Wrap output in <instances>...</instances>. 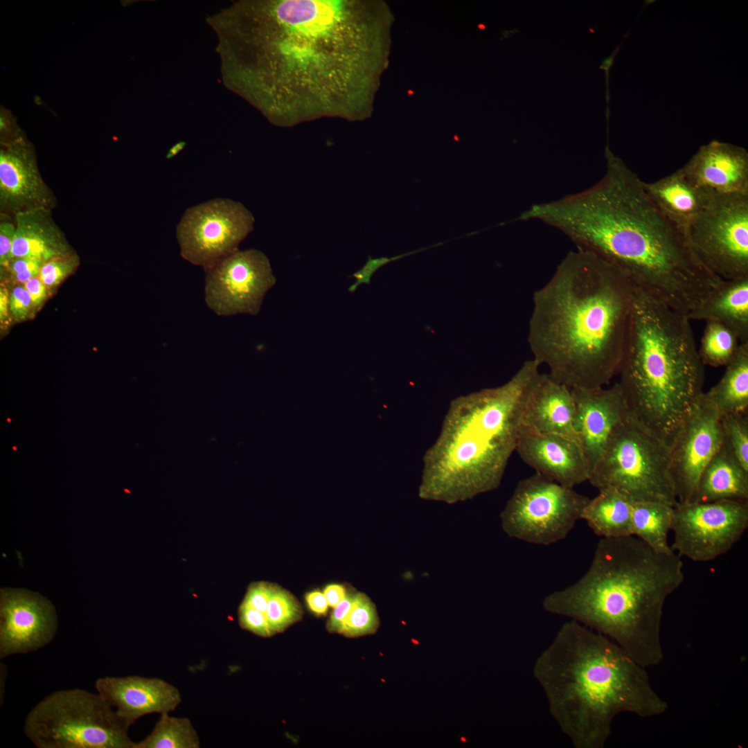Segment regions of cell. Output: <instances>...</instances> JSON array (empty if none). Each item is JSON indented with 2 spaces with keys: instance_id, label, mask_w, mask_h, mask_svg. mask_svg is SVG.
<instances>
[{
  "instance_id": "obj_36",
  "label": "cell",
  "mask_w": 748,
  "mask_h": 748,
  "mask_svg": "<svg viewBox=\"0 0 748 748\" xmlns=\"http://www.w3.org/2000/svg\"><path fill=\"white\" fill-rule=\"evenodd\" d=\"M238 620L240 627L262 637H269L276 634L269 624L265 613L242 603L238 609Z\"/></svg>"
},
{
  "instance_id": "obj_23",
  "label": "cell",
  "mask_w": 748,
  "mask_h": 748,
  "mask_svg": "<svg viewBox=\"0 0 748 748\" xmlns=\"http://www.w3.org/2000/svg\"><path fill=\"white\" fill-rule=\"evenodd\" d=\"M51 209L36 208L14 215L15 234L11 258H28L46 262L74 253L53 220Z\"/></svg>"
},
{
  "instance_id": "obj_43",
  "label": "cell",
  "mask_w": 748,
  "mask_h": 748,
  "mask_svg": "<svg viewBox=\"0 0 748 748\" xmlns=\"http://www.w3.org/2000/svg\"><path fill=\"white\" fill-rule=\"evenodd\" d=\"M23 285L30 295L33 308L41 306L47 298V288L42 280L37 276Z\"/></svg>"
},
{
  "instance_id": "obj_20",
  "label": "cell",
  "mask_w": 748,
  "mask_h": 748,
  "mask_svg": "<svg viewBox=\"0 0 748 748\" xmlns=\"http://www.w3.org/2000/svg\"><path fill=\"white\" fill-rule=\"evenodd\" d=\"M95 688L130 727L145 715L175 711L181 702L175 686L157 677L106 676L96 681Z\"/></svg>"
},
{
  "instance_id": "obj_5",
  "label": "cell",
  "mask_w": 748,
  "mask_h": 748,
  "mask_svg": "<svg viewBox=\"0 0 748 748\" xmlns=\"http://www.w3.org/2000/svg\"><path fill=\"white\" fill-rule=\"evenodd\" d=\"M533 673L549 713L576 748H603L621 713L663 714L668 705L645 668L603 634L570 620L537 657Z\"/></svg>"
},
{
  "instance_id": "obj_7",
  "label": "cell",
  "mask_w": 748,
  "mask_h": 748,
  "mask_svg": "<svg viewBox=\"0 0 748 748\" xmlns=\"http://www.w3.org/2000/svg\"><path fill=\"white\" fill-rule=\"evenodd\" d=\"M618 375L630 418L669 447L704 392V365L691 321L633 286Z\"/></svg>"
},
{
  "instance_id": "obj_17",
  "label": "cell",
  "mask_w": 748,
  "mask_h": 748,
  "mask_svg": "<svg viewBox=\"0 0 748 748\" xmlns=\"http://www.w3.org/2000/svg\"><path fill=\"white\" fill-rule=\"evenodd\" d=\"M575 429L591 473L611 438L629 417L618 382L610 387L571 389Z\"/></svg>"
},
{
  "instance_id": "obj_4",
  "label": "cell",
  "mask_w": 748,
  "mask_h": 748,
  "mask_svg": "<svg viewBox=\"0 0 748 748\" xmlns=\"http://www.w3.org/2000/svg\"><path fill=\"white\" fill-rule=\"evenodd\" d=\"M684 580L675 552H658L634 535L601 538L585 574L542 605L603 634L647 668L664 659V604Z\"/></svg>"
},
{
  "instance_id": "obj_3",
  "label": "cell",
  "mask_w": 748,
  "mask_h": 748,
  "mask_svg": "<svg viewBox=\"0 0 748 748\" xmlns=\"http://www.w3.org/2000/svg\"><path fill=\"white\" fill-rule=\"evenodd\" d=\"M633 285L598 255L569 252L533 293L528 343L533 359L570 389L609 385L629 332Z\"/></svg>"
},
{
  "instance_id": "obj_2",
  "label": "cell",
  "mask_w": 748,
  "mask_h": 748,
  "mask_svg": "<svg viewBox=\"0 0 748 748\" xmlns=\"http://www.w3.org/2000/svg\"><path fill=\"white\" fill-rule=\"evenodd\" d=\"M606 170L591 187L533 204L522 220L553 226L581 250L616 267L631 284L687 315L723 280L647 194L643 181L605 148Z\"/></svg>"
},
{
  "instance_id": "obj_21",
  "label": "cell",
  "mask_w": 748,
  "mask_h": 748,
  "mask_svg": "<svg viewBox=\"0 0 748 748\" xmlns=\"http://www.w3.org/2000/svg\"><path fill=\"white\" fill-rule=\"evenodd\" d=\"M681 169L691 181L706 190L748 194V152L742 147L713 141L701 146Z\"/></svg>"
},
{
  "instance_id": "obj_27",
  "label": "cell",
  "mask_w": 748,
  "mask_h": 748,
  "mask_svg": "<svg viewBox=\"0 0 748 748\" xmlns=\"http://www.w3.org/2000/svg\"><path fill=\"white\" fill-rule=\"evenodd\" d=\"M633 503L616 490L604 488L589 499L581 519L601 538H615L632 535V512Z\"/></svg>"
},
{
  "instance_id": "obj_24",
  "label": "cell",
  "mask_w": 748,
  "mask_h": 748,
  "mask_svg": "<svg viewBox=\"0 0 748 748\" xmlns=\"http://www.w3.org/2000/svg\"><path fill=\"white\" fill-rule=\"evenodd\" d=\"M643 187L658 208L675 225L685 231L693 219L716 193L700 188L681 168Z\"/></svg>"
},
{
  "instance_id": "obj_10",
  "label": "cell",
  "mask_w": 748,
  "mask_h": 748,
  "mask_svg": "<svg viewBox=\"0 0 748 748\" xmlns=\"http://www.w3.org/2000/svg\"><path fill=\"white\" fill-rule=\"evenodd\" d=\"M589 499L535 472L517 483L500 514L501 527L510 537L551 545L572 531Z\"/></svg>"
},
{
  "instance_id": "obj_47",
  "label": "cell",
  "mask_w": 748,
  "mask_h": 748,
  "mask_svg": "<svg viewBox=\"0 0 748 748\" xmlns=\"http://www.w3.org/2000/svg\"><path fill=\"white\" fill-rule=\"evenodd\" d=\"M185 145H186V143L184 142H183V141H180V142H179L177 143H176L175 145H174L169 150V151L168 152V153L166 154V158L168 159H170L172 157H174L175 156H176L179 152H181L183 150Z\"/></svg>"
},
{
  "instance_id": "obj_12",
  "label": "cell",
  "mask_w": 748,
  "mask_h": 748,
  "mask_svg": "<svg viewBox=\"0 0 748 748\" xmlns=\"http://www.w3.org/2000/svg\"><path fill=\"white\" fill-rule=\"evenodd\" d=\"M255 218L242 203L215 198L188 208L176 226L181 256L204 270L239 249Z\"/></svg>"
},
{
  "instance_id": "obj_29",
  "label": "cell",
  "mask_w": 748,
  "mask_h": 748,
  "mask_svg": "<svg viewBox=\"0 0 748 748\" xmlns=\"http://www.w3.org/2000/svg\"><path fill=\"white\" fill-rule=\"evenodd\" d=\"M674 507L654 502L633 503L632 533L654 550L664 553L674 551L668 544Z\"/></svg>"
},
{
  "instance_id": "obj_13",
  "label": "cell",
  "mask_w": 748,
  "mask_h": 748,
  "mask_svg": "<svg viewBox=\"0 0 748 748\" xmlns=\"http://www.w3.org/2000/svg\"><path fill=\"white\" fill-rule=\"evenodd\" d=\"M748 527V501L720 500L674 507L671 549L695 562L728 552Z\"/></svg>"
},
{
  "instance_id": "obj_37",
  "label": "cell",
  "mask_w": 748,
  "mask_h": 748,
  "mask_svg": "<svg viewBox=\"0 0 748 748\" xmlns=\"http://www.w3.org/2000/svg\"><path fill=\"white\" fill-rule=\"evenodd\" d=\"M442 244H443V243L440 242V243L436 244H434L433 246H431V247H429L422 248V249H418V250H414V251H410V252H408V253H403V254L391 257V258L382 257V258H371L369 257L368 260H367L366 263L364 265V267L362 269H360L359 270H358L357 272H355L353 275V277L355 278L357 280H356L355 283L352 285L348 288V290L350 292H353L355 291V290L357 289L358 285H359L360 284H362V283L369 284L372 275L379 268H380L383 265L387 264L388 262L397 260H398L400 258H402L403 257H405V256H409V255H411V254L422 251L425 250V249H428L429 247H431L440 245Z\"/></svg>"
},
{
  "instance_id": "obj_45",
  "label": "cell",
  "mask_w": 748,
  "mask_h": 748,
  "mask_svg": "<svg viewBox=\"0 0 748 748\" xmlns=\"http://www.w3.org/2000/svg\"><path fill=\"white\" fill-rule=\"evenodd\" d=\"M323 594L328 606L334 608L346 597L348 591L343 585L330 584L325 587Z\"/></svg>"
},
{
  "instance_id": "obj_14",
  "label": "cell",
  "mask_w": 748,
  "mask_h": 748,
  "mask_svg": "<svg viewBox=\"0 0 748 748\" xmlns=\"http://www.w3.org/2000/svg\"><path fill=\"white\" fill-rule=\"evenodd\" d=\"M204 271L205 303L220 317L257 315L276 283L268 257L256 249H238Z\"/></svg>"
},
{
  "instance_id": "obj_39",
  "label": "cell",
  "mask_w": 748,
  "mask_h": 748,
  "mask_svg": "<svg viewBox=\"0 0 748 748\" xmlns=\"http://www.w3.org/2000/svg\"><path fill=\"white\" fill-rule=\"evenodd\" d=\"M275 585L267 582H252L242 603L266 613L268 602Z\"/></svg>"
},
{
  "instance_id": "obj_18",
  "label": "cell",
  "mask_w": 748,
  "mask_h": 748,
  "mask_svg": "<svg viewBox=\"0 0 748 748\" xmlns=\"http://www.w3.org/2000/svg\"><path fill=\"white\" fill-rule=\"evenodd\" d=\"M0 203L1 210L13 216L28 209L52 208L54 203L33 147L18 132L1 142Z\"/></svg>"
},
{
  "instance_id": "obj_9",
  "label": "cell",
  "mask_w": 748,
  "mask_h": 748,
  "mask_svg": "<svg viewBox=\"0 0 748 748\" xmlns=\"http://www.w3.org/2000/svg\"><path fill=\"white\" fill-rule=\"evenodd\" d=\"M588 481L598 490H616L632 503L678 504L669 447L630 416L611 438Z\"/></svg>"
},
{
  "instance_id": "obj_25",
  "label": "cell",
  "mask_w": 748,
  "mask_h": 748,
  "mask_svg": "<svg viewBox=\"0 0 748 748\" xmlns=\"http://www.w3.org/2000/svg\"><path fill=\"white\" fill-rule=\"evenodd\" d=\"M687 317L720 323L748 343V276L723 280Z\"/></svg>"
},
{
  "instance_id": "obj_42",
  "label": "cell",
  "mask_w": 748,
  "mask_h": 748,
  "mask_svg": "<svg viewBox=\"0 0 748 748\" xmlns=\"http://www.w3.org/2000/svg\"><path fill=\"white\" fill-rule=\"evenodd\" d=\"M45 262L28 258H12L7 265L3 267L7 270L10 276L25 273H35L38 274L40 268Z\"/></svg>"
},
{
  "instance_id": "obj_46",
  "label": "cell",
  "mask_w": 748,
  "mask_h": 748,
  "mask_svg": "<svg viewBox=\"0 0 748 748\" xmlns=\"http://www.w3.org/2000/svg\"><path fill=\"white\" fill-rule=\"evenodd\" d=\"M9 296L7 289L1 286L0 289V320L3 323L8 321L9 317Z\"/></svg>"
},
{
  "instance_id": "obj_26",
  "label": "cell",
  "mask_w": 748,
  "mask_h": 748,
  "mask_svg": "<svg viewBox=\"0 0 748 748\" xmlns=\"http://www.w3.org/2000/svg\"><path fill=\"white\" fill-rule=\"evenodd\" d=\"M748 501V472L722 443L704 470L693 501Z\"/></svg>"
},
{
  "instance_id": "obj_33",
  "label": "cell",
  "mask_w": 748,
  "mask_h": 748,
  "mask_svg": "<svg viewBox=\"0 0 748 748\" xmlns=\"http://www.w3.org/2000/svg\"><path fill=\"white\" fill-rule=\"evenodd\" d=\"M722 443L740 465L748 472V413H736L720 416Z\"/></svg>"
},
{
  "instance_id": "obj_31",
  "label": "cell",
  "mask_w": 748,
  "mask_h": 748,
  "mask_svg": "<svg viewBox=\"0 0 748 748\" xmlns=\"http://www.w3.org/2000/svg\"><path fill=\"white\" fill-rule=\"evenodd\" d=\"M740 344L729 328L718 322L706 321L698 353L704 366H726L735 357Z\"/></svg>"
},
{
  "instance_id": "obj_11",
  "label": "cell",
  "mask_w": 748,
  "mask_h": 748,
  "mask_svg": "<svg viewBox=\"0 0 748 748\" xmlns=\"http://www.w3.org/2000/svg\"><path fill=\"white\" fill-rule=\"evenodd\" d=\"M703 265L722 280L748 276V194L715 193L685 231Z\"/></svg>"
},
{
  "instance_id": "obj_41",
  "label": "cell",
  "mask_w": 748,
  "mask_h": 748,
  "mask_svg": "<svg viewBox=\"0 0 748 748\" xmlns=\"http://www.w3.org/2000/svg\"><path fill=\"white\" fill-rule=\"evenodd\" d=\"M356 593L348 592L346 597L335 607L327 624L330 632H337L348 615L355 600Z\"/></svg>"
},
{
  "instance_id": "obj_6",
  "label": "cell",
  "mask_w": 748,
  "mask_h": 748,
  "mask_svg": "<svg viewBox=\"0 0 748 748\" xmlns=\"http://www.w3.org/2000/svg\"><path fill=\"white\" fill-rule=\"evenodd\" d=\"M526 360L504 384L453 399L423 456L418 496L449 504L499 487L522 428L526 404L542 374Z\"/></svg>"
},
{
  "instance_id": "obj_15",
  "label": "cell",
  "mask_w": 748,
  "mask_h": 748,
  "mask_svg": "<svg viewBox=\"0 0 748 748\" xmlns=\"http://www.w3.org/2000/svg\"><path fill=\"white\" fill-rule=\"evenodd\" d=\"M720 416L704 392L669 447V469L679 504L691 503L700 478L722 444Z\"/></svg>"
},
{
  "instance_id": "obj_30",
  "label": "cell",
  "mask_w": 748,
  "mask_h": 748,
  "mask_svg": "<svg viewBox=\"0 0 748 748\" xmlns=\"http://www.w3.org/2000/svg\"><path fill=\"white\" fill-rule=\"evenodd\" d=\"M160 714L152 731L134 748H199V738L187 718Z\"/></svg>"
},
{
  "instance_id": "obj_22",
  "label": "cell",
  "mask_w": 748,
  "mask_h": 748,
  "mask_svg": "<svg viewBox=\"0 0 748 748\" xmlns=\"http://www.w3.org/2000/svg\"><path fill=\"white\" fill-rule=\"evenodd\" d=\"M576 408L571 391L542 373L526 404L522 426L541 434L564 436L576 441Z\"/></svg>"
},
{
  "instance_id": "obj_16",
  "label": "cell",
  "mask_w": 748,
  "mask_h": 748,
  "mask_svg": "<svg viewBox=\"0 0 748 748\" xmlns=\"http://www.w3.org/2000/svg\"><path fill=\"white\" fill-rule=\"evenodd\" d=\"M57 627L56 610L48 598L25 589L1 588V659L47 645Z\"/></svg>"
},
{
  "instance_id": "obj_44",
  "label": "cell",
  "mask_w": 748,
  "mask_h": 748,
  "mask_svg": "<svg viewBox=\"0 0 748 748\" xmlns=\"http://www.w3.org/2000/svg\"><path fill=\"white\" fill-rule=\"evenodd\" d=\"M305 599L309 609L314 614L321 616L326 614L329 606L323 592L318 589L309 591L305 594Z\"/></svg>"
},
{
  "instance_id": "obj_1",
  "label": "cell",
  "mask_w": 748,
  "mask_h": 748,
  "mask_svg": "<svg viewBox=\"0 0 748 748\" xmlns=\"http://www.w3.org/2000/svg\"><path fill=\"white\" fill-rule=\"evenodd\" d=\"M357 3L247 1L237 8L235 77L272 124L361 116L364 47Z\"/></svg>"
},
{
  "instance_id": "obj_19",
  "label": "cell",
  "mask_w": 748,
  "mask_h": 748,
  "mask_svg": "<svg viewBox=\"0 0 748 748\" xmlns=\"http://www.w3.org/2000/svg\"><path fill=\"white\" fill-rule=\"evenodd\" d=\"M515 452L536 473L564 486L573 488L589 479L590 467L575 440L522 426Z\"/></svg>"
},
{
  "instance_id": "obj_38",
  "label": "cell",
  "mask_w": 748,
  "mask_h": 748,
  "mask_svg": "<svg viewBox=\"0 0 748 748\" xmlns=\"http://www.w3.org/2000/svg\"><path fill=\"white\" fill-rule=\"evenodd\" d=\"M10 312L17 321H25L33 308L30 294L24 285L15 287L9 296Z\"/></svg>"
},
{
  "instance_id": "obj_28",
  "label": "cell",
  "mask_w": 748,
  "mask_h": 748,
  "mask_svg": "<svg viewBox=\"0 0 748 748\" xmlns=\"http://www.w3.org/2000/svg\"><path fill=\"white\" fill-rule=\"evenodd\" d=\"M704 393L716 407L720 416L747 412L748 343L740 344L721 379Z\"/></svg>"
},
{
  "instance_id": "obj_34",
  "label": "cell",
  "mask_w": 748,
  "mask_h": 748,
  "mask_svg": "<svg viewBox=\"0 0 748 748\" xmlns=\"http://www.w3.org/2000/svg\"><path fill=\"white\" fill-rule=\"evenodd\" d=\"M265 614L276 634L299 621L303 612L300 603L291 593L275 585Z\"/></svg>"
},
{
  "instance_id": "obj_40",
  "label": "cell",
  "mask_w": 748,
  "mask_h": 748,
  "mask_svg": "<svg viewBox=\"0 0 748 748\" xmlns=\"http://www.w3.org/2000/svg\"><path fill=\"white\" fill-rule=\"evenodd\" d=\"M15 234V224L4 217L0 223V265L5 267L11 258V251Z\"/></svg>"
},
{
  "instance_id": "obj_32",
  "label": "cell",
  "mask_w": 748,
  "mask_h": 748,
  "mask_svg": "<svg viewBox=\"0 0 748 748\" xmlns=\"http://www.w3.org/2000/svg\"><path fill=\"white\" fill-rule=\"evenodd\" d=\"M379 619L376 608L369 597L357 592L352 607L337 633L348 637H357L374 633Z\"/></svg>"
},
{
  "instance_id": "obj_8",
  "label": "cell",
  "mask_w": 748,
  "mask_h": 748,
  "mask_svg": "<svg viewBox=\"0 0 748 748\" xmlns=\"http://www.w3.org/2000/svg\"><path fill=\"white\" fill-rule=\"evenodd\" d=\"M130 726L98 693L55 691L28 713L25 736L37 748H134Z\"/></svg>"
},
{
  "instance_id": "obj_35",
  "label": "cell",
  "mask_w": 748,
  "mask_h": 748,
  "mask_svg": "<svg viewBox=\"0 0 748 748\" xmlns=\"http://www.w3.org/2000/svg\"><path fill=\"white\" fill-rule=\"evenodd\" d=\"M78 265L79 258L75 253L55 258L42 266L38 277L44 283L47 290H51L71 275Z\"/></svg>"
}]
</instances>
